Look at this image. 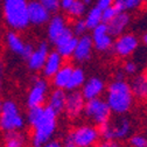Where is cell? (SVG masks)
<instances>
[{"label": "cell", "instance_id": "4316f807", "mask_svg": "<svg viewBox=\"0 0 147 147\" xmlns=\"http://www.w3.org/2000/svg\"><path fill=\"white\" fill-rule=\"evenodd\" d=\"M145 4H147V0H115L112 6L120 13L136 11Z\"/></svg>", "mask_w": 147, "mask_h": 147}, {"label": "cell", "instance_id": "5bb4252c", "mask_svg": "<svg viewBox=\"0 0 147 147\" xmlns=\"http://www.w3.org/2000/svg\"><path fill=\"white\" fill-rule=\"evenodd\" d=\"M49 51H50V49H49L48 42H46V41L40 42L38 47L34 48L33 53L30 54V56L26 60L28 69L32 71H35V72L41 71Z\"/></svg>", "mask_w": 147, "mask_h": 147}, {"label": "cell", "instance_id": "8fae6325", "mask_svg": "<svg viewBox=\"0 0 147 147\" xmlns=\"http://www.w3.org/2000/svg\"><path fill=\"white\" fill-rule=\"evenodd\" d=\"M78 38L74 35L72 30L70 27H68L59 38L55 40L53 43L55 46V50H56L64 60H70L72 59L74 51H75L76 45H77Z\"/></svg>", "mask_w": 147, "mask_h": 147}, {"label": "cell", "instance_id": "603a6c76", "mask_svg": "<svg viewBox=\"0 0 147 147\" xmlns=\"http://www.w3.org/2000/svg\"><path fill=\"white\" fill-rule=\"evenodd\" d=\"M65 98H67V91L62 89H54L53 91L48 94L47 98V106L50 107L54 112L57 115L63 113L64 110V104H65Z\"/></svg>", "mask_w": 147, "mask_h": 147}, {"label": "cell", "instance_id": "44dd1931", "mask_svg": "<svg viewBox=\"0 0 147 147\" xmlns=\"http://www.w3.org/2000/svg\"><path fill=\"white\" fill-rule=\"evenodd\" d=\"M4 41H5L6 47L13 54L18 55V56H20V57L22 56L27 42L24 41V39L20 36L19 33L14 32V30H8L6 34H4Z\"/></svg>", "mask_w": 147, "mask_h": 147}, {"label": "cell", "instance_id": "f6af8a7d", "mask_svg": "<svg viewBox=\"0 0 147 147\" xmlns=\"http://www.w3.org/2000/svg\"><path fill=\"white\" fill-rule=\"evenodd\" d=\"M1 109H3V100H0V115H1Z\"/></svg>", "mask_w": 147, "mask_h": 147}, {"label": "cell", "instance_id": "1f68e13d", "mask_svg": "<svg viewBox=\"0 0 147 147\" xmlns=\"http://www.w3.org/2000/svg\"><path fill=\"white\" fill-rule=\"evenodd\" d=\"M118 13L119 12L113 6H110V7H106V8L102 9V22L107 24L110 20H112Z\"/></svg>", "mask_w": 147, "mask_h": 147}, {"label": "cell", "instance_id": "7bdbcfd3", "mask_svg": "<svg viewBox=\"0 0 147 147\" xmlns=\"http://www.w3.org/2000/svg\"><path fill=\"white\" fill-rule=\"evenodd\" d=\"M63 147H77V146H75L74 144H71V142H63Z\"/></svg>", "mask_w": 147, "mask_h": 147}, {"label": "cell", "instance_id": "bcb514c9", "mask_svg": "<svg viewBox=\"0 0 147 147\" xmlns=\"http://www.w3.org/2000/svg\"><path fill=\"white\" fill-rule=\"evenodd\" d=\"M146 147H147V145H146Z\"/></svg>", "mask_w": 147, "mask_h": 147}, {"label": "cell", "instance_id": "6da1fadb", "mask_svg": "<svg viewBox=\"0 0 147 147\" xmlns=\"http://www.w3.org/2000/svg\"><path fill=\"white\" fill-rule=\"evenodd\" d=\"M57 117L59 115L47 105L28 109L26 121L30 126L32 147H41L53 139L57 130Z\"/></svg>", "mask_w": 147, "mask_h": 147}, {"label": "cell", "instance_id": "ba28073f", "mask_svg": "<svg viewBox=\"0 0 147 147\" xmlns=\"http://www.w3.org/2000/svg\"><path fill=\"white\" fill-rule=\"evenodd\" d=\"M49 94V82L42 76H35L32 81V85L28 90L26 105L28 109L42 106L47 102Z\"/></svg>", "mask_w": 147, "mask_h": 147}, {"label": "cell", "instance_id": "83f0119b", "mask_svg": "<svg viewBox=\"0 0 147 147\" xmlns=\"http://www.w3.org/2000/svg\"><path fill=\"white\" fill-rule=\"evenodd\" d=\"M86 11H88V7L84 5L82 0H74L65 12L70 19L75 20V19H80V18L84 16Z\"/></svg>", "mask_w": 147, "mask_h": 147}, {"label": "cell", "instance_id": "ac0fdd59", "mask_svg": "<svg viewBox=\"0 0 147 147\" xmlns=\"http://www.w3.org/2000/svg\"><path fill=\"white\" fill-rule=\"evenodd\" d=\"M131 22V16L127 12H120L118 13L112 20H110L106 26H107V32L112 38H118L119 35L124 34L130 26Z\"/></svg>", "mask_w": 147, "mask_h": 147}, {"label": "cell", "instance_id": "836d02e7", "mask_svg": "<svg viewBox=\"0 0 147 147\" xmlns=\"http://www.w3.org/2000/svg\"><path fill=\"white\" fill-rule=\"evenodd\" d=\"M5 72H6V67L3 60H0V92L4 89V84H5Z\"/></svg>", "mask_w": 147, "mask_h": 147}, {"label": "cell", "instance_id": "8992f818", "mask_svg": "<svg viewBox=\"0 0 147 147\" xmlns=\"http://www.w3.org/2000/svg\"><path fill=\"white\" fill-rule=\"evenodd\" d=\"M64 141L71 142L77 147H94L100 141L98 127L94 124L78 125L65 136Z\"/></svg>", "mask_w": 147, "mask_h": 147}, {"label": "cell", "instance_id": "d6a6232c", "mask_svg": "<svg viewBox=\"0 0 147 147\" xmlns=\"http://www.w3.org/2000/svg\"><path fill=\"white\" fill-rule=\"evenodd\" d=\"M130 145L131 147H146L147 138L142 134H133L130 137Z\"/></svg>", "mask_w": 147, "mask_h": 147}, {"label": "cell", "instance_id": "52a82bcc", "mask_svg": "<svg viewBox=\"0 0 147 147\" xmlns=\"http://www.w3.org/2000/svg\"><path fill=\"white\" fill-rule=\"evenodd\" d=\"M83 115L89 120L92 121L94 125H96L98 127L111 119L112 112H111V110H110L109 105L106 104L105 99H103L100 97V98L85 100Z\"/></svg>", "mask_w": 147, "mask_h": 147}, {"label": "cell", "instance_id": "30bf717a", "mask_svg": "<svg viewBox=\"0 0 147 147\" xmlns=\"http://www.w3.org/2000/svg\"><path fill=\"white\" fill-rule=\"evenodd\" d=\"M84 105H85V99L81 94V90L68 91L63 113L67 116L68 119L76 120L83 115Z\"/></svg>", "mask_w": 147, "mask_h": 147}, {"label": "cell", "instance_id": "e575fe53", "mask_svg": "<svg viewBox=\"0 0 147 147\" xmlns=\"http://www.w3.org/2000/svg\"><path fill=\"white\" fill-rule=\"evenodd\" d=\"M94 147H121V146H120V144L118 141H105V140H100Z\"/></svg>", "mask_w": 147, "mask_h": 147}, {"label": "cell", "instance_id": "7c38bea8", "mask_svg": "<svg viewBox=\"0 0 147 147\" xmlns=\"http://www.w3.org/2000/svg\"><path fill=\"white\" fill-rule=\"evenodd\" d=\"M91 39H92L94 49H96L100 53H105V51H109L110 49H112L115 39L109 34L107 26L104 22H100L98 26H96L92 29Z\"/></svg>", "mask_w": 147, "mask_h": 147}, {"label": "cell", "instance_id": "5b68a950", "mask_svg": "<svg viewBox=\"0 0 147 147\" xmlns=\"http://www.w3.org/2000/svg\"><path fill=\"white\" fill-rule=\"evenodd\" d=\"M98 131H99L100 140H105V141L125 140L128 137H131L132 123L128 118L119 116L115 120L110 119L107 123L98 126Z\"/></svg>", "mask_w": 147, "mask_h": 147}, {"label": "cell", "instance_id": "cb8c5ba5", "mask_svg": "<svg viewBox=\"0 0 147 147\" xmlns=\"http://www.w3.org/2000/svg\"><path fill=\"white\" fill-rule=\"evenodd\" d=\"M26 136L21 131L4 133L3 147H26Z\"/></svg>", "mask_w": 147, "mask_h": 147}, {"label": "cell", "instance_id": "74e56055", "mask_svg": "<svg viewBox=\"0 0 147 147\" xmlns=\"http://www.w3.org/2000/svg\"><path fill=\"white\" fill-rule=\"evenodd\" d=\"M41 147H63V144H62L60 140L51 139V140L47 141L46 144H43Z\"/></svg>", "mask_w": 147, "mask_h": 147}, {"label": "cell", "instance_id": "277c9868", "mask_svg": "<svg viewBox=\"0 0 147 147\" xmlns=\"http://www.w3.org/2000/svg\"><path fill=\"white\" fill-rule=\"evenodd\" d=\"M25 124L26 119L16 102L13 99L3 100V109L0 115V131H3L4 133L21 131L25 127Z\"/></svg>", "mask_w": 147, "mask_h": 147}, {"label": "cell", "instance_id": "ee69618b", "mask_svg": "<svg viewBox=\"0 0 147 147\" xmlns=\"http://www.w3.org/2000/svg\"><path fill=\"white\" fill-rule=\"evenodd\" d=\"M3 38H4V34H3V30H1V29H0V42H1Z\"/></svg>", "mask_w": 147, "mask_h": 147}, {"label": "cell", "instance_id": "d4e9b609", "mask_svg": "<svg viewBox=\"0 0 147 147\" xmlns=\"http://www.w3.org/2000/svg\"><path fill=\"white\" fill-rule=\"evenodd\" d=\"M85 80H86V77H85V72H84L83 68H81V67H74L65 91L80 90L82 88V85L84 84Z\"/></svg>", "mask_w": 147, "mask_h": 147}, {"label": "cell", "instance_id": "e0dca14e", "mask_svg": "<svg viewBox=\"0 0 147 147\" xmlns=\"http://www.w3.org/2000/svg\"><path fill=\"white\" fill-rule=\"evenodd\" d=\"M68 21L65 16L61 14H54L47 22V38L50 43H54L59 36L68 28Z\"/></svg>", "mask_w": 147, "mask_h": 147}, {"label": "cell", "instance_id": "3957f363", "mask_svg": "<svg viewBox=\"0 0 147 147\" xmlns=\"http://www.w3.org/2000/svg\"><path fill=\"white\" fill-rule=\"evenodd\" d=\"M5 25L14 32H22L29 27L28 0H1Z\"/></svg>", "mask_w": 147, "mask_h": 147}, {"label": "cell", "instance_id": "60d3db41", "mask_svg": "<svg viewBox=\"0 0 147 147\" xmlns=\"http://www.w3.org/2000/svg\"><path fill=\"white\" fill-rule=\"evenodd\" d=\"M82 1L84 3V5H85L86 7H89V6H91V5H92L94 0H82Z\"/></svg>", "mask_w": 147, "mask_h": 147}, {"label": "cell", "instance_id": "d6986e66", "mask_svg": "<svg viewBox=\"0 0 147 147\" xmlns=\"http://www.w3.org/2000/svg\"><path fill=\"white\" fill-rule=\"evenodd\" d=\"M65 60L61 56V55L56 50H50L48 56L46 59V62L42 68V77L45 78H51L55 74L59 71V69L64 64Z\"/></svg>", "mask_w": 147, "mask_h": 147}, {"label": "cell", "instance_id": "f1b7e54d", "mask_svg": "<svg viewBox=\"0 0 147 147\" xmlns=\"http://www.w3.org/2000/svg\"><path fill=\"white\" fill-rule=\"evenodd\" d=\"M74 35L77 36V38H80V36L86 34L88 32V28H86V25H85V21L83 18H80V19H75L72 22V26L70 27Z\"/></svg>", "mask_w": 147, "mask_h": 147}, {"label": "cell", "instance_id": "d590c367", "mask_svg": "<svg viewBox=\"0 0 147 147\" xmlns=\"http://www.w3.org/2000/svg\"><path fill=\"white\" fill-rule=\"evenodd\" d=\"M115 0H96V6H98L100 9H104L106 7L112 6Z\"/></svg>", "mask_w": 147, "mask_h": 147}, {"label": "cell", "instance_id": "ffe728a7", "mask_svg": "<svg viewBox=\"0 0 147 147\" xmlns=\"http://www.w3.org/2000/svg\"><path fill=\"white\" fill-rule=\"evenodd\" d=\"M128 84H130L134 98L141 102L147 100V71L139 72L134 75L131 82H128Z\"/></svg>", "mask_w": 147, "mask_h": 147}, {"label": "cell", "instance_id": "4dcf8cb0", "mask_svg": "<svg viewBox=\"0 0 147 147\" xmlns=\"http://www.w3.org/2000/svg\"><path fill=\"white\" fill-rule=\"evenodd\" d=\"M121 70L124 71L126 76H134L138 74V64L132 60H126L123 64Z\"/></svg>", "mask_w": 147, "mask_h": 147}, {"label": "cell", "instance_id": "b9f144b4", "mask_svg": "<svg viewBox=\"0 0 147 147\" xmlns=\"http://www.w3.org/2000/svg\"><path fill=\"white\" fill-rule=\"evenodd\" d=\"M142 42H144V45L147 47V32L142 35Z\"/></svg>", "mask_w": 147, "mask_h": 147}, {"label": "cell", "instance_id": "2e32d148", "mask_svg": "<svg viewBox=\"0 0 147 147\" xmlns=\"http://www.w3.org/2000/svg\"><path fill=\"white\" fill-rule=\"evenodd\" d=\"M92 50H94V43H92V39H91V35L84 34L80 36L77 40V45H76L75 51H74L72 59L80 63L86 62L88 60L91 59Z\"/></svg>", "mask_w": 147, "mask_h": 147}, {"label": "cell", "instance_id": "7402d4cb", "mask_svg": "<svg viewBox=\"0 0 147 147\" xmlns=\"http://www.w3.org/2000/svg\"><path fill=\"white\" fill-rule=\"evenodd\" d=\"M72 69H74V65L71 63L64 62V64L59 69V71L50 78V83L54 86V89H62V90L67 89Z\"/></svg>", "mask_w": 147, "mask_h": 147}, {"label": "cell", "instance_id": "9c48e42d", "mask_svg": "<svg viewBox=\"0 0 147 147\" xmlns=\"http://www.w3.org/2000/svg\"><path fill=\"white\" fill-rule=\"evenodd\" d=\"M139 47V39L132 33H124L113 40L112 50L119 59H128Z\"/></svg>", "mask_w": 147, "mask_h": 147}, {"label": "cell", "instance_id": "9a60e30c", "mask_svg": "<svg viewBox=\"0 0 147 147\" xmlns=\"http://www.w3.org/2000/svg\"><path fill=\"white\" fill-rule=\"evenodd\" d=\"M106 90L105 82L100 77H91L85 80L84 84L81 88V94L83 95L85 100L100 98Z\"/></svg>", "mask_w": 147, "mask_h": 147}, {"label": "cell", "instance_id": "7a4b0ae2", "mask_svg": "<svg viewBox=\"0 0 147 147\" xmlns=\"http://www.w3.org/2000/svg\"><path fill=\"white\" fill-rule=\"evenodd\" d=\"M134 99L127 81H113L106 86L105 102L112 115L123 116L127 113L132 109Z\"/></svg>", "mask_w": 147, "mask_h": 147}, {"label": "cell", "instance_id": "f35d334b", "mask_svg": "<svg viewBox=\"0 0 147 147\" xmlns=\"http://www.w3.org/2000/svg\"><path fill=\"white\" fill-rule=\"evenodd\" d=\"M113 81H126V75L124 74L123 70H118L115 74V80Z\"/></svg>", "mask_w": 147, "mask_h": 147}, {"label": "cell", "instance_id": "ab89813d", "mask_svg": "<svg viewBox=\"0 0 147 147\" xmlns=\"http://www.w3.org/2000/svg\"><path fill=\"white\" fill-rule=\"evenodd\" d=\"M72 1H74V0H61V9H63L65 12L67 8L71 5Z\"/></svg>", "mask_w": 147, "mask_h": 147}, {"label": "cell", "instance_id": "8d00e7d4", "mask_svg": "<svg viewBox=\"0 0 147 147\" xmlns=\"http://www.w3.org/2000/svg\"><path fill=\"white\" fill-rule=\"evenodd\" d=\"M33 50H34V47H33V45L32 43H26V47H25V50H24V54H22V56H21V59H24L25 61L30 56V54L33 53Z\"/></svg>", "mask_w": 147, "mask_h": 147}, {"label": "cell", "instance_id": "f546056e", "mask_svg": "<svg viewBox=\"0 0 147 147\" xmlns=\"http://www.w3.org/2000/svg\"><path fill=\"white\" fill-rule=\"evenodd\" d=\"M50 13L56 14L61 9V0H38Z\"/></svg>", "mask_w": 147, "mask_h": 147}, {"label": "cell", "instance_id": "484cf974", "mask_svg": "<svg viewBox=\"0 0 147 147\" xmlns=\"http://www.w3.org/2000/svg\"><path fill=\"white\" fill-rule=\"evenodd\" d=\"M84 21L88 30H92L96 26H98L102 22V9L96 5L90 7L85 13Z\"/></svg>", "mask_w": 147, "mask_h": 147}, {"label": "cell", "instance_id": "4fadbf2b", "mask_svg": "<svg viewBox=\"0 0 147 147\" xmlns=\"http://www.w3.org/2000/svg\"><path fill=\"white\" fill-rule=\"evenodd\" d=\"M50 16L51 13L38 0H28V19L30 25L43 26L49 21Z\"/></svg>", "mask_w": 147, "mask_h": 147}]
</instances>
